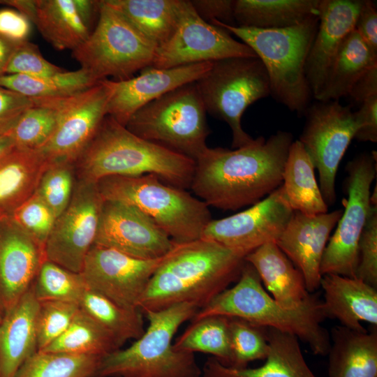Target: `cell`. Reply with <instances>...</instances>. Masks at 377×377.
<instances>
[{"instance_id": "cell-1", "label": "cell", "mask_w": 377, "mask_h": 377, "mask_svg": "<svg viewBox=\"0 0 377 377\" xmlns=\"http://www.w3.org/2000/svg\"><path fill=\"white\" fill-rule=\"evenodd\" d=\"M293 142L291 133L278 131L237 149L207 147L195 160L190 188L208 207L223 211L253 205L282 184Z\"/></svg>"}, {"instance_id": "cell-2", "label": "cell", "mask_w": 377, "mask_h": 377, "mask_svg": "<svg viewBox=\"0 0 377 377\" xmlns=\"http://www.w3.org/2000/svg\"><path fill=\"white\" fill-rule=\"evenodd\" d=\"M244 256L211 240L175 242L138 304L145 313L179 303L199 309L239 279Z\"/></svg>"}, {"instance_id": "cell-3", "label": "cell", "mask_w": 377, "mask_h": 377, "mask_svg": "<svg viewBox=\"0 0 377 377\" xmlns=\"http://www.w3.org/2000/svg\"><path fill=\"white\" fill-rule=\"evenodd\" d=\"M195 166V160L137 136L108 114L75 162L77 179L97 183L109 176L151 174L186 190Z\"/></svg>"}, {"instance_id": "cell-4", "label": "cell", "mask_w": 377, "mask_h": 377, "mask_svg": "<svg viewBox=\"0 0 377 377\" xmlns=\"http://www.w3.org/2000/svg\"><path fill=\"white\" fill-rule=\"evenodd\" d=\"M212 316L243 319L251 324L274 328L295 336L316 355L325 356L330 348L323 300L318 293L296 308L279 304L266 291L254 267L246 261L236 283L199 309L191 323Z\"/></svg>"}, {"instance_id": "cell-5", "label": "cell", "mask_w": 377, "mask_h": 377, "mask_svg": "<svg viewBox=\"0 0 377 377\" xmlns=\"http://www.w3.org/2000/svg\"><path fill=\"white\" fill-rule=\"evenodd\" d=\"M198 308L190 303L145 313L148 326L128 347L100 358L94 377H200L193 353L175 350L173 337Z\"/></svg>"}, {"instance_id": "cell-6", "label": "cell", "mask_w": 377, "mask_h": 377, "mask_svg": "<svg viewBox=\"0 0 377 377\" xmlns=\"http://www.w3.org/2000/svg\"><path fill=\"white\" fill-rule=\"evenodd\" d=\"M211 24L234 34L248 45L267 71L272 98L290 111L304 115L312 98L305 65L318 17L283 29L232 26L218 20H212Z\"/></svg>"}, {"instance_id": "cell-7", "label": "cell", "mask_w": 377, "mask_h": 377, "mask_svg": "<svg viewBox=\"0 0 377 377\" xmlns=\"http://www.w3.org/2000/svg\"><path fill=\"white\" fill-rule=\"evenodd\" d=\"M97 186L104 200L135 207L177 243L200 239L212 219L202 200L154 175L109 176L98 181Z\"/></svg>"}, {"instance_id": "cell-8", "label": "cell", "mask_w": 377, "mask_h": 377, "mask_svg": "<svg viewBox=\"0 0 377 377\" xmlns=\"http://www.w3.org/2000/svg\"><path fill=\"white\" fill-rule=\"evenodd\" d=\"M207 111L195 82L184 84L140 108L125 127L137 136L193 160L207 147Z\"/></svg>"}, {"instance_id": "cell-9", "label": "cell", "mask_w": 377, "mask_h": 377, "mask_svg": "<svg viewBox=\"0 0 377 377\" xmlns=\"http://www.w3.org/2000/svg\"><path fill=\"white\" fill-rule=\"evenodd\" d=\"M156 49L107 0H101L94 29L72 56L96 81L108 77L122 81L151 66Z\"/></svg>"}, {"instance_id": "cell-10", "label": "cell", "mask_w": 377, "mask_h": 377, "mask_svg": "<svg viewBox=\"0 0 377 377\" xmlns=\"http://www.w3.org/2000/svg\"><path fill=\"white\" fill-rule=\"evenodd\" d=\"M207 112L225 121L232 132V148L254 141L242 126L247 108L270 95L267 71L257 57H238L212 61L195 81Z\"/></svg>"}, {"instance_id": "cell-11", "label": "cell", "mask_w": 377, "mask_h": 377, "mask_svg": "<svg viewBox=\"0 0 377 377\" xmlns=\"http://www.w3.org/2000/svg\"><path fill=\"white\" fill-rule=\"evenodd\" d=\"M348 195L337 228L325 249L320 274L356 278L358 242L371 207V186L376 176V152L362 153L346 166Z\"/></svg>"}, {"instance_id": "cell-12", "label": "cell", "mask_w": 377, "mask_h": 377, "mask_svg": "<svg viewBox=\"0 0 377 377\" xmlns=\"http://www.w3.org/2000/svg\"><path fill=\"white\" fill-rule=\"evenodd\" d=\"M298 140L318 172L319 187L327 205L337 200L335 180L339 165L359 128L355 112L339 100L310 105Z\"/></svg>"}, {"instance_id": "cell-13", "label": "cell", "mask_w": 377, "mask_h": 377, "mask_svg": "<svg viewBox=\"0 0 377 377\" xmlns=\"http://www.w3.org/2000/svg\"><path fill=\"white\" fill-rule=\"evenodd\" d=\"M238 57H256L226 29L202 20L190 0H182L179 20L170 38L156 51L151 67L170 68Z\"/></svg>"}, {"instance_id": "cell-14", "label": "cell", "mask_w": 377, "mask_h": 377, "mask_svg": "<svg viewBox=\"0 0 377 377\" xmlns=\"http://www.w3.org/2000/svg\"><path fill=\"white\" fill-rule=\"evenodd\" d=\"M103 201L97 183L76 179L70 202L57 218L45 244L46 260L82 272L95 242Z\"/></svg>"}, {"instance_id": "cell-15", "label": "cell", "mask_w": 377, "mask_h": 377, "mask_svg": "<svg viewBox=\"0 0 377 377\" xmlns=\"http://www.w3.org/2000/svg\"><path fill=\"white\" fill-rule=\"evenodd\" d=\"M112 89L111 80L105 79L82 91L57 97V123L50 140L39 150L47 161L75 163L108 114Z\"/></svg>"}, {"instance_id": "cell-16", "label": "cell", "mask_w": 377, "mask_h": 377, "mask_svg": "<svg viewBox=\"0 0 377 377\" xmlns=\"http://www.w3.org/2000/svg\"><path fill=\"white\" fill-rule=\"evenodd\" d=\"M282 184L249 208L230 216L212 219L200 238L215 242L243 256L276 242L293 214Z\"/></svg>"}, {"instance_id": "cell-17", "label": "cell", "mask_w": 377, "mask_h": 377, "mask_svg": "<svg viewBox=\"0 0 377 377\" xmlns=\"http://www.w3.org/2000/svg\"><path fill=\"white\" fill-rule=\"evenodd\" d=\"M165 256L153 260L140 259L94 244L80 273L89 289L121 306L138 309L151 278Z\"/></svg>"}, {"instance_id": "cell-18", "label": "cell", "mask_w": 377, "mask_h": 377, "mask_svg": "<svg viewBox=\"0 0 377 377\" xmlns=\"http://www.w3.org/2000/svg\"><path fill=\"white\" fill-rule=\"evenodd\" d=\"M174 243L152 219L135 207L103 201L94 244L134 258L153 260L168 254Z\"/></svg>"}, {"instance_id": "cell-19", "label": "cell", "mask_w": 377, "mask_h": 377, "mask_svg": "<svg viewBox=\"0 0 377 377\" xmlns=\"http://www.w3.org/2000/svg\"><path fill=\"white\" fill-rule=\"evenodd\" d=\"M212 65V61H207L170 68L149 66L138 76L122 81L111 80L113 89L108 115L125 126L140 108L176 88L197 81Z\"/></svg>"}, {"instance_id": "cell-20", "label": "cell", "mask_w": 377, "mask_h": 377, "mask_svg": "<svg viewBox=\"0 0 377 377\" xmlns=\"http://www.w3.org/2000/svg\"><path fill=\"white\" fill-rule=\"evenodd\" d=\"M342 209L307 216L294 211L291 219L275 242L302 274L307 290L315 293L320 286V265L330 234Z\"/></svg>"}, {"instance_id": "cell-21", "label": "cell", "mask_w": 377, "mask_h": 377, "mask_svg": "<svg viewBox=\"0 0 377 377\" xmlns=\"http://www.w3.org/2000/svg\"><path fill=\"white\" fill-rule=\"evenodd\" d=\"M44 249L10 217L0 218V306L11 309L31 286Z\"/></svg>"}, {"instance_id": "cell-22", "label": "cell", "mask_w": 377, "mask_h": 377, "mask_svg": "<svg viewBox=\"0 0 377 377\" xmlns=\"http://www.w3.org/2000/svg\"><path fill=\"white\" fill-rule=\"evenodd\" d=\"M361 0H320L318 25L305 65L312 97L318 99L331 66L354 30Z\"/></svg>"}, {"instance_id": "cell-23", "label": "cell", "mask_w": 377, "mask_h": 377, "mask_svg": "<svg viewBox=\"0 0 377 377\" xmlns=\"http://www.w3.org/2000/svg\"><path fill=\"white\" fill-rule=\"evenodd\" d=\"M320 288L327 318L358 332L367 330L362 322L377 326V288L357 278L332 274L322 276Z\"/></svg>"}, {"instance_id": "cell-24", "label": "cell", "mask_w": 377, "mask_h": 377, "mask_svg": "<svg viewBox=\"0 0 377 377\" xmlns=\"http://www.w3.org/2000/svg\"><path fill=\"white\" fill-rule=\"evenodd\" d=\"M269 352L265 363L254 368H233L209 357L202 368L203 377H316L303 356L294 335L265 327Z\"/></svg>"}, {"instance_id": "cell-25", "label": "cell", "mask_w": 377, "mask_h": 377, "mask_svg": "<svg viewBox=\"0 0 377 377\" xmlns=\"http://www.w3.org/2000/svg\"><path fill=\"white\" fill-rule=\"evenodd\" d=\"M40 302L32 286L4 313L0 323V377H15L38 351L36 321Z\"/></svg>"}, {"instance_id": "cell-26", "label": "cell", "mask_w": 377, "mask_h": 377, "mask_svg": "<svg viewBox=\"0 0 377 377\" xmlns=\"http://www.w3.org/2000/svg\"><path fill=\"white\" fill-rule=\"evenodd\" d=\"M244 259L254 267L266 291L281 306L296 308L311 296L302 274L276 243L258 247Z\"/></svg>"}, {"instance_id": "cell-27", "label": "cell", "mask_w": 377, "mask_h": 377, "mask_svg": "<svg viewBox=\"0 0 377 377\" xmlns=\"http://www.w3.org/2000/svg\"><path fill=\"white\" fill-rule=\"evenodd\" d=\"M329 377H377V330L358 332L341 325L332 328Z\"/></svg>"}, {"instance_id": "cell-28", "label": "cell", "mask_w": 377, "mask_h": 377, "mask_svg": "<svg viewBox=\"0 0 377 377\" xmlns=\"http://www.w3.org/2000/svg\"><path fill=\"white\" fill-rule=\"evenodd\" d=\"M47 163L39 150L15 147L0 159V218L9 216L35 193Z\"/></svg>"}, {"instance_id": "cell-29", "label": "cell", "mask_w": 377, "mask_h": 377, "mask_svg": "<svg viewBox=\"0 0 377 377\" xmlns=\"http://www.w3.org/2000/svg\"><path fill=\"white\" fill-rule=\"evenodd\" d=\"M320 0H234L236 26L283 29L319 16Z\"/></svg>"}, {"instance_id": "cell-30", "label": "cell", "mask_w": 377, "mask_h": 377, "mask_svg": "<svg viewBox=\"0 0 377 377\" xmlns=\"http://www.w3.org/2000/svg\"><path fill=\"white\" fill-rule=\"evenodd\" d=\"M282 186L293 211L307 216L328 212L315 176L314 165L298 140L293 141L290 147L283 172Z\"/></svg>"}, {"instance_id": "cell-31", "label": "cell", "mask_w": 377, "mask_h": 377, "mask_svg": "<svg viewBox=\"0 0 377 377\" xmlns=\"http://www.w3.org/2000/svg\"><path fill=\"white\" fill-rule=\"evenodd\" d=\"M376 66L377 53L354 29L338 52L317 101L339 100L348 96L361 77Z\"/></svg>"}, {"instance_id": "cell-32", "label": "cell", "mask_w": 377, "mask_h": 377, "mask_svg": "<svg viewBox=\"0 0 377 377\" xmlns=\"http://www.w3.org/2000/svg\"><path fill=\"white\" fill-rule=\"evenodd\" d=\"M33 24L58 50L73 51L91 33L78 13L75 0H37Z\"/></svg>"}, {"instance_id": "cell-33", "label": "cell", "mask_w": 377, "mask_h": 377, "mask_svg": "<svg viewBox=\"0 0 377 377\" xmlns=\"http://www.w3.org/2000/svg\"><path fill=\"white\" fill-rule=\"evenodd\" d=\"M157 48L174 32L182 0H107Z\"/></svg>"}, {"instance_id": "cell-34", "label": "cell", "mask_w": 377, "mask_h": 377, "mask_svg": "<svg viewBox=\"0 0 377 377\" xmlns=\"http://www.w3.org/2000/svg\"><path fill=\"white\" fill-rule=\"evenodd\" d=\"M79 306L105 329L120 347L128 340H136L145 330L143 313L139 309L121 306L88 288Z\"/></svg>"}, {"instance_id": "cell-35", "label": "cell", "mask_w": 377, "mask_h": 377, "mask_svg": "<svg viewBox=\"0 0 377 377\" xmlns=\"http://www.w3.org/2000/svg\"><path fill=\"white\" fill-rule=\"evenodd\" d=\"M98 82L81 68L73 71L65 70L43 77H29L17 74L0 77V86L31 99L72 95L85 90Z\"/></svg>"}, {"instance_id": "cell-36", "label": "cell", "mask_w": 377, "mask_h": 377, "mask_svg": "<svg viewBox=\"0 0 377 377\" xmlns=\"http://www.w3.org/2000/svg\"><path fill=\"white\" fill-rule=\"evenodd\" d=\"M120 346L80 308L65 332L42 351L103 357Z\"/></svg>"}, {"instance_id": "cell-37", "label": "cell", "mask_w": 377, "mask_h": 377, "mask_svg": "<svg viewBox=\"0 0 377 377\" xmlns=\"http://www.w3.org/2000/svg\"><path fill=\"white\" fill-rule=\"evenodd\" d=\"M229 318L222 316L205 317L185 330L173 342L175 350L209 354L222 364L230 367Z\"/></svg>"}, {"instance_id": "cell-38", "label": "cell", "mask_w": 377, "mask_h": 377, "mask_svg": "<svg viewBox=\"0 0 377 377\" xmlns=\"http://www.w3.org/2000/svg\"><path fill=\"white\" fill-rule=\"evenodd\" d=\"M9 133L15 147L40 150L52 137L59 114L57 97L34 98Z\"/></svg>"}, {"instance_id": "cell-39", "label": "cell", "mask_w": 377, "mask_h": 377, "mask_svg": "<svg viewBox=\"0 0 377 377\" xmlns=\"http://www.w3.org/2000/svg\"><path fill=\"white\" fill-rule=\"evenodd\" d=\"M100 357L36 351L15 377H94Z\"/></svg>"}, {"instance_id": "cell-40", "label": "cell", "mask_w": 377, "mask_h": 377, "mask_svg": "<svg viewBox=\"0 0 377 377\" xmlns=\"http://www.w3.org/2000/svg\"><path fill=\"white\" fill-rule=\"evenodd\" d=\"M39 302L61 301L80 304L87 287L81 273L45 260L31 285Z\"/></svg>"}, {"instance_id": "cell-41", "label": "cell", "mask_w": 377, "mask_h": 377, "mask_svg": "<svg viewBox=\"0 0 377 377\" xmlns=\"http://www.w3.org/2000/svg\"><path fill=\"white\" fill-rule=\"evenodd\" d=\"M228 330L230 367L245 368L251 362L265 360L269 352L265 327L229 318Z\"/></svg>"}, {"instance_id": "cell-42", "label": "cell", "mask_w": 377, "mask_h": 377, "mask_svg": "<svg viewBox=\"0 0 377 377\" xmlns=\"http://www.w3.org/2000/svg\"><path fill=\"white\" fill-rule=\"evenodd\" d=\"M76 179L75 163L63 161H48L35 193L57 218L70 202Z\"/></svg>"}, {"instance_id": "cell-43", "label": "cell", "mask_w": 377, "mask_h": 377, "mask_svg": "<svg viewBox=\"0 0 377 377\" xmlns=\"http://www.w3.org/2000/svg\"><path fill=\"white\" fill-rule=\"evenodd\" d=\"M39 302L36 334L38 350H42L65 332L79 311L80 306L61 301Z\"/></svg>"}, {"instance_id": "cell-44", "label": "cell", "mask_w": 377, "mask_h": 377, "mask_svg": "<svg viewBox=\"0 0 377 377\" xmlns=\"http://www.w3.org/2000/svg\"><path fill=\"white\" fill-rule=\"evenodd\" d=\"M8 217L43 249L57 219L52 209L36 193Z\"/></svg>"}, {"instance_id": "cell-45", "label": "cell", "mask_w": 377, "mask_h": 377, "mask_svg": "<svg viewBox=\"0 0 377 377\" xmlns=\"http://www.w3.org/2000/svg\"><path fill=\"white\" fill-rule=\"evenodd\" d=\"M356 278L377 288V205H371L360 237Z\"/></svg>"}, {"instance_id": "cell-46", "label": "cell", "mask_w": 377, "mask_h": 377, "mask_svg": "<svg viewBox=\"0 0 377 377\" xmlns=\"http://www.w3.org/2000/svg\"><path fill=\"white\" fill-rule=\"evenodd\" d=\"M64 71L47 61L40 53L38 47L29 40L17 47L9 61L5 75L43 77Z\"/></svg>"}, {"instance_id": "cell-47", "label": "cell", "mask_w": 377, "mask_h": 377, "mask_svg": "<svg viewBox=\"0 0 377 377\" xmlns=\"http://www.w3.org/2000/svg\"><path fill=\"white\" fill-rule=\"evenodd\" d=\"M33 99L0 86V136L9 134Z\"/></svg>"}, {"instance_id": "cell-48", "label": "cell", "mask_w": 377, "mask_h": 377, "mask_svg": "<svg viewBox=\"0 0 377 377\" xmlns=\"http://www.w3.org/2000/svg\"><path fill=\"white\" fill-rule=\"evenodd\" d=\"M31 22L11 7L0 8V38L15 45L27 41L31 32Z\"/></svg>"}, {"instance_id": "cell-49", "label": "cell", "mask_w": 377, "mask_h": 377, "mask_svg": "<svg viewBox=\"0 0 377 377\" xmlns=\"http://www.w3.org/2000/svg\"><path fill=\"white\" fill-rule=\"evenodd\" d=\"M359 110L355 112L359 128L355 135L360 142H377V94L363 98L358 103Z\"/></svg>"}, {"instance_id": "cell-50", "label": "cell", "mask_w": 377, "mask_h": 377, "mask_svg": "<svg viewBox=\"0 0 377 377\" xmlns=\"http://www.w3.org/2000/svg\"><path fill=\"white\" fill-rule=\"evenodd\" d=\"M191 3L197 14L211 24L218 20L228 25H235L233 11L234 0H191Z\"/></svg>"}, {"instance_id": "cell-51", "label": "cell", "mask_w": 377, "mask_h": 377, "mask_svg": "<svg viewBox=\"0 0 377 377\" xmlns=\"http://www.w3.org/2000/svg\"><path fill=\"white\" fill-rule=\"evenodd\" d=\"M354 29L377 53V7L374 1L361 0Z\"/></svg>"}, {"instance_id": "cell-52", "label": "cell", "mask_w": 377, "mask_h": 377, "mask_svg": "<svg viewBox=\"0 0 377 377\" xmlns=\"http://www.w3.org/2000/svg\"><path fill=\"white\" fill-rule=\"evenodd\" d=\"M377 94V66L370 68L355 84L348 96L355 102L368 96Z\"/></svg>"}, {"instance_id": "cell-53", "label": "cell", "mask_w": 377, "mask_h": 377, "mask_svg": "<svg viewBox=\"0 0 377 377\" xmlns=\"http://www.w3.org/2000/svg\"><path fill=\"white\" fill-rule=\"evenodd\" d=\"M75 3L81 19L91 32V27L94 29L98 21L100 1L75 0Z\"/></svg>"}, {"instance_id": "cell-54", "label": "cell", "mask_w": 377, "mask_h": 377, "mask_svg": "<svg viewBox=\"0 0 377 377\" xmlns=\"http://www.w3.org/2000/svg\"><path fill=\"white\" fill-rule=\"evenodd\" d=\"M0 3L18 10L33 24L36 12L37 0H1Z\"/></svg>"}, {"instance_id": "cell-55", "label": "cell", "mask_w": 377, "mask_h": 377, "mask_svg": "<svg viewBox=\"0 0 377 377\" xmlns=\"http://www.w3.org/2000/svg\"><path fill=\"white\" fill-rule=\"evenodd\" d=\"M17 47L0 38V77L6 74L9 61Z\"/></svg>"}, {"instance_id": "cell-56", "label": "cell", "mask_w": 377, "mask_h": 377, "mask_svg": "<svg viewBox=\"0 0 377 377\" xmlns=\"http://www.w3.org/2000/svg\"><path fill=\"white\" fill-rule=\"evenodd\" d=\"M15 147L10 134L0 136V159Z\"/></svg>"}, {"instance_id": "cell-57", "label": "cell", "mask_w": 377, "mask_h": 377, "mask_svg": "<svg viewBox=\"0 0 377 377\" xmlns=\"http://www.w3.org/2000/svg\"><path fill=\"white\" fill-rule=\"evenodd\" d=\"M3 315H4V311H3V309L1 308V306H0V323H1V320H2Z\"/></svg>"}]
</instances>
